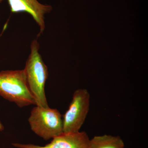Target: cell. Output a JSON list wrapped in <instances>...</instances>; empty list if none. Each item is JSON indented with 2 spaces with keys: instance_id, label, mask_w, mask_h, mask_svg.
<instances>
[{
  "instance_id": "obj_1",
  "label": "cell",
  "mask_w": 148,
  "mask_h": 148,
  "mask_svg": "<svg viewBox=\"0 0 148 148\" xmlns=\"http://www.w3.org/2000/svg\"><path fill=\"white\" fill-rule=\"evenodd\" d=\"M39 44L34 40L31 45V52L24 69L27 86L34 98L36 106L49 108L45 93V84L48 76L47 66L39 52Z\"/></svg>"
},
{
  "instance_id": "obj_2",
  "label": "cell",
  "mask_w": 148,
  "mask_h": 148,
  "mask_svg": "<svg viewBox=\"0 0 148 148\" xmlns=\"http://www.w3.org/2000/svg\"><path fill=\"white\" fill-rule=\"evenodd\" d=\"M0 95L20 108L36 105L27 86L24 70L0 72Z\"/></svg>"
},
{
  "instance_id": "obj_3",
  "label": "cell",
  "mask_w": 148,
  "mask_h": 148,
  "mask_svg": "<svg viewBox=\"0 0 148 148\" xmlns=\"http://www.w3.org/2000/svg\"><path fill=\"white\" fill-rule=\"evenodd\" d=\"M28 121L32 131L44 140L64 133L62 116L56 109L36 106L31 111Z\"/></svg>"
},
{
  "instance_id": "obj_4",
  "label": "cell",
  "mask_w": 148,
  "mask_h": 148,
  "mask_svg": "<svg viewBox=\"0 0 148 148\" xmlns=\"http://www.w3.org/2000/svg\"><path fill=\"white\" fill-rule=\"evenodd\" d=\"M90 95L86 89H77L73 94L69 108L63 116L64 133L79 132L89 110Z\"/></svg>"
},
{
  "instance_id": "obj_5",
  "label": "cell",
  "mask_w": 148,
  "mask_h": 148,
  "mask_svg": "<svg viewBox=\"0 0 148 148\" xmlns=\"http://www.w3.org/2000/svg\"><path fill=\"white\" fill-rule=\"evenodd\" d=\"M90 139L86 132L64 133L52 139L50 143L44 146L33 144L13 143L17 148H88Z\"/></svg>"
},
{
  "instance_id": "obj_6",
  "label": "cell",
  "mask_w": 148,
  "mask_h": 148,
  "mask_svg": "<svg viewBox=\"0 0 148 148\" xmlns=\"http://www.w3.org/2000/svg\"><path fill=\"white\" fill-rule=\"evenodd\" d=\"M7 1L12 13L26 12L29 14L39 27V35L43 33L45 28V15L52 10L51 6L42 4L38 0Z\"/></svg>"
},
{
  "instance_id": "obj_7",
  "label": "cell",
  "mask_w": 148,
  "mask_h": 148,
  "mask_svg": "<svg viewBox=\"0 0 148 148\" xmlns=\"http://www.w3.org/2000/svg\"><path fill=\"white\" fill-rule=\"evenodd\" d=\"M123 140L119 136L104 135L96 136L89 141L88 148H124Z\"/></svg>"
},
{
  "instance_id": "obj_8",
  "label": "cell",
  "mask_w": 148,
  "mask_h": 148,
  "mask_svg": "<svg viewBox=\"0 0 148 148\" xmlns=\"http://www.w3.org/2000/svg\"><path fill=\"white\" fill-rule=\"evenodd\" d=\"M4 130V126L2 124L1 122L0 121V131H2Z\"/></svg>"
}]
</instances>
